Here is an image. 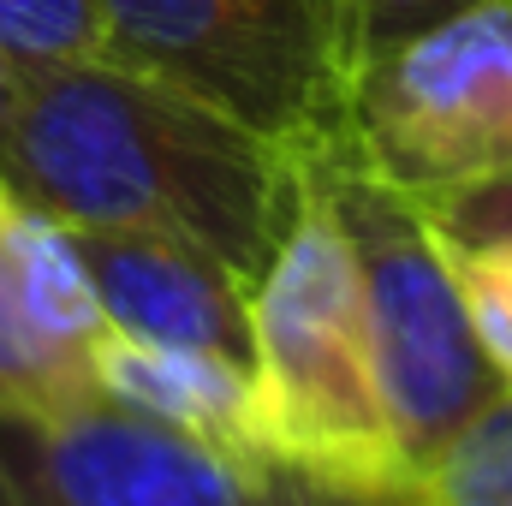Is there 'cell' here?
Wrapping results in <instances>:
<instances>
[{
    "instance_id": "30bf717a",
    "label": "cell",
    "mask_w": 512,
    "mask_h": 506,
    "mask_svg": "<svg viewBox=\"0 0 512 506\" xmlns=\"http://www.w3.org/2000/svg\"><path fill=\"white\" fill-rule=\"evenodd\" d=\"M411 506H512V387L417 471Z\"/></svg>"
},
{
    "instance_id": "8fae6325",
    "label": "cell",
    "mask_w": 512,
    "mask_h": 506,
    "mask_svg": "<svg viewBox=\"0 0 512 506\" xmlns=\"http://www.w3.org/2000/svg\"><path fill=\"white\" fill-rule=\"evenodd\" d=\"M0 54L18 72H48L102 54L96 0H0Z\"/></svg>"
},
{
    "instance_id": "3957f363",
    "label": "cell",
    "mask_w": 512,
    "mask_h": 506,
    "mask_svg": "<svg viewBox=\"0 0 512 506\" xmlns=\"http://www.w3.org/2000/svg\"><path fill=\"white\" fill-rule=\"evenodd\" d=\"M102 54L286 155L352 137L364 0H96Z\"/></svg>"
},
{
    "instance_id": "5bb4252c",
    "label": "cell",
    "mask_w": 512,
    "mask_h": 506,
    "mask_svg": "<svg viewBox=\"0 0 512 506\" xmlns=\"http://www.w3.org/2000/svg\"><path fill=\"white\" fill-rule=\"evenodd\" d=\"M465 6H477V0H364V54H376L447 12H465Z\"/></svg>"
},
{
    "instance_id": "8992f818",
    "label": "cell",
    "mask_w": 512,
    "mask_h": 506,
    "mask_svg": "<svg viewBox=\"0 0 512 506\" xmlns=\"http://www.w3.org/2000/svg\"><path fill=\"white\" fill-rule=\"evenodd\" d=\"M0 506H364L280 465L227 459L120 399L54 417L0 411Z\"/></svg>"
},
{
    "instance_id": "7a4b0ae2",
    "label": "cell",
    "mask_w": 512,
    "mask_h": 506,
    "mask_svg": "<svg viewBox=\"0 0 512 506\" xmlns=\"http://www.w3.org/2000/svg\"><path fill=\"white\" fill-rule=\"evenodd\" d=\"M251 376L262 459L364 506H411V465L387 423L352 245L292 155V209L251 286Z\"/></svg>"
},
{
    "instance_id": "5b68a950",
    "label": "cell",
    "mask_w": 512,
    "mask_h": 506,
    "mask_svg": "<svg viewBox=\"0 0 512 506\" xmlns=\"http://www.w3.org/2000/svg\"><path fill=\"white\" fill-rule=\"evenodd\" d=\"M352 143L417 203L512 167V0H477L364 54Z\"/></svg>"
},
{
    "instance_id": "9c48e42d",
    "label": "cell",
    "mask_w": 512,
    "mask_h": 506,
    "mask_svg": "<svg viewBox=\"0 0 512 506\" xmlns=\"http://www.w3.org/2000/svg\"><path fill=\"white\" fill-rule=\"evenodd\" d=\"M96 387L131 411L227 453V459H262L256 441V376L251 364H233L221 352L197 346H155L131 334H102L96 340Z\"/></svg>"
},
{
    "instance_id": "4fadbf2b",
    "label": "cell",
    "mask_w": 512,
    "mask_h": 506,
    "mask_svg": "<svg viewBox=\"0 0 512 506\" xmlns=\"http://www.w3.org/2000/svg\"><path fill=\"white\" fill-rule=\"evenodd\" d=\"M423 215L453 245H489V239H507L512 245V167L477 179V185H459L447 197H429Z\"/></svg>"
},
{
    "instance_id": "52a82bcc",
    "label": "cell",
    "mask_w": 512,
    "mask_h": 506,
    "mask_svg": "<svg viewBox=\"0 0 512 506\" xmlns=\"http://www.w3.org/2000/svg\"><path fill=\"white\" fill-rule=\"evenodd\" d=\"M108 334L66 227L0 185V411L54 417L96 387V340Z\"/></svg>"
},
{
    "instance_id": "9a60e30c",
    "label": "cell",
    "mask_w": 512,
    "mask_h": 506,
    "mask_svg": "<svg viewBox=\"0 0 512 506\" xmlns=\"http://www.w3.org/2000/svg\"><path fill=\"white\" fill-rule=\"evenodd\" d=\"M18 90H24V72L0 54V149H6V131H12V114H18Z\"/></svg>"
},
{
    "instance_id": "6da1fadb",
    "label": "cell",
    "mask_w": 512,
    "mask_h": 506,
    "mask_svg": "<svg viewBox=\"0 0 512 506\" xmlns=\"http://www.w3.org/2000/svg\"><path fill=\"white\" fill-rule=\"evenodd\" d=\"M0 185L60 227L179 233L256 280L292 209V155L221 108L96 54L24 72Z\"/></svg>"
},
{
    "instance_id": "ba28073f",
    "label": "cell",
    "mask_w": 512,
    "mask_h": 506,
    "mask_svg": "<svg viewBox=\"0 0 512 506\" xmlns=\"http://www.w3.org/2000/svg\"><path fill=\"white\" fill-rule=\"evenodd\" d=\"M96 310L114 334L155 346H197L251 364V286L227 256L179 233L143 227H66Z\"/></svg>"
},
{
    "instance_id": "7c38bea8",
    "label": "cell",
    "mask_w": 512,
    "mask_h": 506,
    "mask_svg": "<svg viewBox=\"0 0 512 506\" xmlns=\"http://www.w3.org/2000/svg\"><path fill=\"white\" fill-rule=\"evenodd\" d=\"M441 245H447V262H453V286L465 298L471 334L489 352V364L501 370V381L512 387V245L507 239H489V245L441 239Z\"/></svg>"
},
{
    "instance_id": "277c9868",
    "label": "cell",
    "mask_w": 512,
    "mask_h": 506,
    "mask_svg": "<svg viewBox=\"0 0 512 506\" xmlns=\"http://www.w3.org/2000/svg\"><path fill=\"white\" fill-rule=\"evenodd\" d=\"M352 245L358 262V298L370 328V358L382 376L393 441L417 471L507 387L489 352L471 334L465 298L453 286V262L423 215L417 197L387 185L382 173L358 155L352 137L298 149Z\"/></svg>"
}]
</instances>
